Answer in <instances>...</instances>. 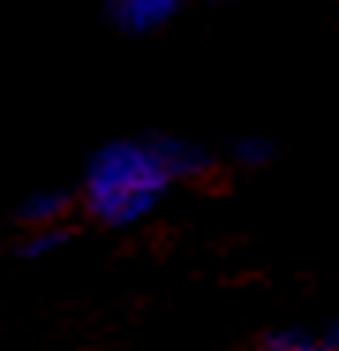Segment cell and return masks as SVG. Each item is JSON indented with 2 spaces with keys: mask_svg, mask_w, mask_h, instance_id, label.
I'll return each mask as SVG.
<instances>
[{
  "mask_svg": "<svg viewBox=\"0 0 339 351\" xmlns=\"http://www.w3.org/2000/svg\"><path fill=\"white\" fill-rule=\"evenodd\" d=\"M158 147H162V159H166V170H170L173 182L181 178H200L211 170V159L203 147L188 144V140H177V136H158Z\"/></svg>",
  "mask_w": 339,
  "mask_h": 351,
  "instance_id": "3957f363",
  "label": "cell"
},
{
  "mask_svg": "<svg viewBox=\"0 0 339 351\" xmlns=\"http://www.w3.org/2000/svg\"><path fill=\"white\" fill-rule=\"evenodd\" d=\"M170 185L173 178L166 170L158 136L113 140L90 155L87 178H83V200L95 219L110 227H128V223H140Z\"/></svg>",
  "mask_w": 339,
  "mask_h": 351,
  "instance_id": "6da1fadb",
  "label": "cell"
},
{
  "mask_svg": "<svg viewBox=\"0 0 339 351\" xmlns=\"http://www.w3.org/2000/svg\"><path fill=\"white\" fill-rule=\"evenodd\" d=\"M68 208H72V197H68L64 189H42L34 193V197L23 200L19 208V219L30 223V227H60V219L68 215Z\"/></svg>",
  "mask_w": 339,
  "mask_h": 351,
  "instance_id": "277c9868",
  "label": "cell"
},
{
  "mask_svg": "<svg viewBox=\"0 0 339 351\" xmlns=\"http://www.w3.org/2000/svg\"><path fill=\"white\" fill-rule=\"evenodd\" d=\"M234 152H238V162H245V167H260V162L271 159V144H268V140H260V136H256V140L253 136L241 140Z\"/></svg>",
  "mask_w": 339,
  "mask_h": 351,
  "instance_id": "52a82bcc",
  "label": "cell"
},
{
  "mask_svg": "<svg viewBox=\"0 0 339 351\" xmlns=\"http://www.w3.org/2000/svg\"><path fill=\"white\" fill-rule=\"evenodd\" d=\"M264 351H336V332H328L324 340H309V336L286 332V336H275Z\"/></svg>",
  "mask_w": 339,
  "mask_h": 351,
  "instance_id": "8992f818",
  "label": "cell"
},
{
  "mask_svg": "<svg viewBox=\"0 0 339 351\" xmlns=\"http://www.w3.org/2000/svg\"><path fill=\"white\" fill-rule=\"evenodd\" d=\"M185 0H105L110 19L128 34H151L162 23H170Z\"/></svg>",
  "mask_w": 339,
  "mask_h": 351,
  "instance_id": "7a4b0ae2",
  "label": "cell"
},
{
  "mask_svg": "<svg viewBox=\"0 0 339 351\" xmlns=\"http://www.w3.org/2000/svg\"><path fill=\"white\" fill-rule=\"evenodd\" d=\"M68 242V230L64 227H42L23 242V257H45V253L60 250Z\"/></svg>",
  "mask_w": 339,
  "mask_h": 351,
  "instance_id": "5b68a950",
  "label": "cell"
}]
</instances>
